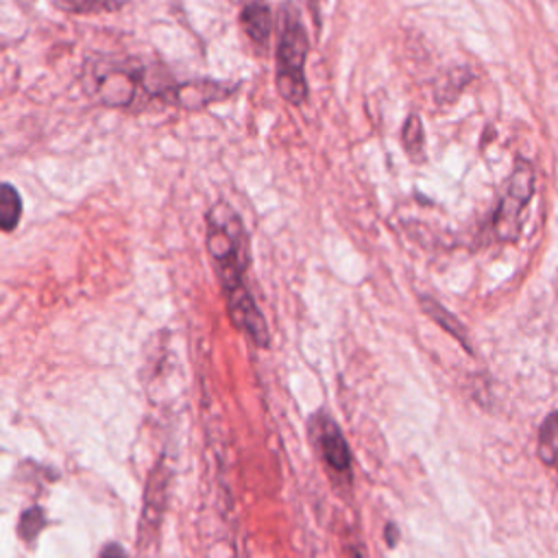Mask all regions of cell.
I'll use <instances>...</instances> for the list:
<instances>
[{
  "instance_id": "obj_1",
  "label": "cell",
  "mask_w": 558,
  "mask_h": 558,
  "mask_svg": "<svg viewBox=\"0 0 558 558\" xmlns=\"http://www.w3.org/2000/svg\"><path fill=\"white\" fill-rule=\"evenodd\" d=\"M174 83L163 70L137 61H94L85 65V92L105 107H131L148 98L163 100Z\"/></svg>"
},
{
  "instance_id": "obj_2",
  "label": "cell",
  "mask_w": 558,
  "mask_h": 558,
  "mask_svg": "<svg viewBox=\"0 0 558 558\" xmlns=\"http://www.w3.org/2000/svg\"><path fill=\"white\" fill-rule=\"evenodd\" d=\"M307 33L292 4L281 9L279 17V41H277V89L281 98L294 107L307 98L305 83V57H307Z\"/></svg>"
},
{
  "instance_id": "obj_3",
  "label": "cell",
  "mask_w": 558,
  "mask_h": 558,
  "mask_svg": "<svg viewBox=\"0 0 558 558\" xmlns=\"http://www.w3.org/2000/svg\"><path fill=\"white\" fill-rule=\"evenodd\" d=\"M532 194H534V170L527 161L519 159L512 168V174L506 183V192L493 218V229L499 240L512 242L519 238L523 214Z\"/></svg>"
},
{
  "instance_id": "obj_4",
  "label": "cell",
  "mask_w": 558,
  "mask_h": 558,
  "mask_svg": "<svg viewBox=\"0 0 558 558\" xmlns=\"http://www.w3.org/2000/svg\"><path fill=\"white\" fill-rule=\"evenodd\" d=\"M233 92V87L225 85V83H216V81H192V83H174L163 102L168 105H177V107H185V109H198L205 107L209 102L222 100Z\"/></svg>"
},
{
  "instance_id": "obj_5",
  "label": "cell",
  "mask_w": 558,
  "mask_h": 558,
  "mask_svg": "<svg viewBox=\"0 0 558 558\" xmlns=\"http://www.w3.org/2000/svg\"><path fill=\"white\" fill-rule=\"evenodd\" d=\"M316 427V442L327 466L342 475L351 473V451L336 423L329 418H318Z\"/></svg>"
},
{
  "instance_id": "obj_6",
  "label": "cell",
  "mask_w": 558,
  "mask_h": 558,
  "mask_svg": "<svg viewBox=\"0 0 558 558\" xmlns=\"http://www.w3.org/2000/svg\"><path fill=\"white\" fill-rule=\"evenodd\" d=\"M240 24L246 31L248 39L255 41L257 46H266L270 31H272V13L266 2L253 0L246 2L240 11Z\"/></svg>"
},
{
  "instance_id": "obj_7",
  "label": "cell",
  "mask_w": 558,
  "mask_h": 558,
  "mask_svg": "<svg viewBox=\"0 0 558 558\" xmlns=\"http://www.w3.org/2000/svg\"><path fill=\"white\" fill-rule=\"evenodd\" d=\"M166 484H168V475L163 473L161 466H157L146 486L144 512H142V525H140L142 534H150V530L159 523V514L166 501Z\"/></svg>"
},
{
  "instance_id": "obj_8",
  "label": "cell",
  "mask_w": 558,
  "mask_h": 558,
  "mask_svg": "<svg viewBox=\"0 0 558 558\" xmlns=\"http://www.w3.org/2000/svg\"><path fill=\"white\" fill-rule=\"evenodd\" d=\"M538 458L547 466H558V410L545 416L538 429Z\"/></svg>"
},
{
  "instance_id": "obj_9",
  "label": "cell",
  "mask_w": 558,
  "mask_h": 558,
  "mask_svg": "<svg viewBox=\"0 0 558 558\" xmlns=\"http://www.w3.org/2000/svg\"><path fill=\"white\" fill-rule=\"evenodd\" d=\"M421 305H423V312H425L432 320H436L445 331H449L458 342H462V344L471 351V347H469V342H466V331H464V327L460 325V320H458L451 312H447L438 301H434V299H429V296H421Z\"/></svg>"
},
{
  "instance_id": "obj_10",
  "label": "cell",
  "mask_w": 558,
  "mask_h": 558,
  "mask_svg": "<svg viewBox=\"0 0 558 558\" xmlns=\"http://www.w3.org/2000/svg\"><path fill=\"white\" fill-rule=\"evenodd\" d=\"M22 218V198L11 183L0 187V227L2 231H13Z\"/></svg>"
},
{
  "instance_id": "obj_11",
  "label": "cell",
  "mask_w": 558,
  "mask_h": 558,
  "mask_svg": "<svg viewBox=\"0 0 558 558\" xmlns=\"http://www.w3.org/2000/svg\"><path fill=\"white\" fill-rule=\"evenodd\" d=\"M57 9L65 13H76V15H92V13H105V11H116L129 0H52Z\"/></svg>"
},
{
  "instance_id": "obj_12",
  "label": "cell",
  "mask_w": 558,
  "mask_h": 558,
  "mask_svg": "<svg viewBox=\"0 0 558 558\" xmlns=\"http://www.w3.org/2000/svg\"><path fill=\"white\" fill-rule=\"evenodd\" d=\"M401 144L405 148V153L416 161L423 159V148H425V131H423V122L418 116H410L401 129Z\"/></svg>"
},
{
  "instance_id": "obj_13",
  "label": "cell",
  "mask_w": 558,
  "mask_h": 558,
  "mask_svg": "<svg viewBox=\"0 0 558 558\" xmlns=\"http://www.w3.org/2000/svg\"><path fill=\"white\" fill-rule=\"evenodd\" d=\"M46 525V517H44V510L39 506H33L28 510H24V514L20 517V523H17V532L24 541H35L37 534L41 532V527Z\"/></svg>"
},
{
  "instance_id": "obj_14",
  "label": "cell",
  "mask_w": 558,
  "mask_h": 558,
  "mask_svg": "<svg viewBox=\"0 0 558 558\" xmlns=\"http://www.w3.org/2000/svg\"><path fill=\"white\" fill-rule=\"evenodd\" d=\"M100 558H129V556L124 554V549H122L120 545H116V543H109V545H105V547H102V551H100Z\"/></svg>"
},
{
  "instance_id": "obj_15",
  "label": "cell",
  "mask_w": 558,
  "mask_h": 558,
  "mask_svg": "<svg viewBox=\"0 0 558 558\" xmlns=\"http://www.w3.org/2000/svg\"><path fill=\"white\" fill-rule=\"evenodd\" d=\"M386 541H388L390 547L397 543V534H395V525H392V523L386 525Z\"/></svg>"
},
{
  "instance_id": "obj_16",
  "label": "cell",
  "mask_w": 558,
  "mask_h": 558,
  "mask_svg": "<svg viewBox=\"0 0 558 558\" xmlns=\"http://www.w3.org/2000/svg\"><path fill=\"white\" fill-rule=\"evenodd\" d=\"M20 2H33V0H20Z\"/></svg>"
}]
</instances>
